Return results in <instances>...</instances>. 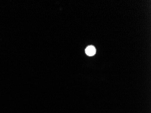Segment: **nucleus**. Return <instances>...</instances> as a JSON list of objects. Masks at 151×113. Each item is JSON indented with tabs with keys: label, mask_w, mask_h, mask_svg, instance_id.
Instances as JSON below:
<instances>
[{
	"label": "nucleus",
	"mask_w": 151,
	"mask_h": 113,
	"mask_svg": "<svg viewBox=\"0 0 151 113\" xmlns=\"http://www.w3.org/2000/svg\"><path fill=\"white\" fill-rule=\"evenodd\" d=\"M96 48L93 46H89L86 49V53L88 56H93L96 53Z\"/></svg>",
	"instance_id": "1"
}]
</instances>
